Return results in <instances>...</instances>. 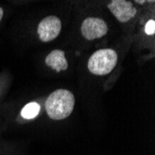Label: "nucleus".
<instances>
[{
  "instance_id": "f257e3e1",
  "label": "nucleus",
  "mask_w": 155,
  "mask_h": 155,
  "mask_svg": "<svg viewBox=\"0 0 155 155\" xmlns=\"http://www.w3.org/2000/svg\"><path fill=\"white\" fill-rule=\"evenodd\" d=\"M74 103L75 98L71 91L58 89L48 97L45 103L46 111L52 120H63L71 115Z\"/></svg>"
},
{
  "instance_id": "f03ea898",
  "label": "nucleus",
  "mask_w": 155,
  "mask_h": 155,
  "mask_svg": "<svg viewBox=\"0 0 155 155\" xmlns=\"http://www.w3.org/2000/svg\"><path fill=\"white\" fill-rule=\"evenodd\" d=\"M118 61V55L111 48H102L94 52L88 60L87 68L95 75H106L114 70Z\"/></svg>"
},
{
  "instance_id": "7ed1b4c3",
  "label": "nucleus",
  "mask_w": 155,
  "mask_h": 155,
  "mask_svg": "<svg viewBox=\"0 0 155 155\" xmlns=\"http://www.w3.org/2000/svg\"><path fill=\"white\" fill-rule=\"evenodd\" d=\"M61 30V21L57 16H48L42 20L37 27L39 39L42 42H49L56 39Z\"/></svg>"
},
{
  "instance_id": "20e7f679",
  "label": "nucleus",
  "mask_w": 155,
  "mask_h": 155,
  "mask_svg": "<svg viewBox=\"0 0 155 155\" xmlns=\"http://www.w3.org/2000/svg\"><path fill=\"white\" fill-rule=\"evenodd\" d=\"M81 32L87 40H95L103 37L108 33V25L101 18L89 17L83 21Z\"/></svg>"
},
{
  "instance_id": "39448f33",
  "label": "nucleus",
  "mask_w": 155,
  "mask_h": 155,
  "mask_svg": "<svg viewBox=\"0 0 155 155\" xmlns=\"http://www.w3.org/2000/svg\"><path fill=\"white\" fill-rule=\"evenodd\" d=\"M108 8L120 22H127L137 14L133 3L125 0H112L108 4Z\"/></svg>"
},
{
  "instance_id": "423d86ee",
  "label": "nucleus",
  "mask_w": 155,
  "mask_h": 155,
  "mask_svg": "<svg viewBox=\"0 0 155 155\" xmlns=\"http://www.w3.org/2000/svg\"><path fill=\"white\" fill-rule=\"evenodd\" d=\"M46 65L55 70L57 73L65 71L68 68V61L65 58V53L63 50L55 49L51 51L45 60Z\"/></svg>"
},
{
  "instance_id": "0eeeda50",
  "label": "nucleus",
  "mask_w": 155,
  "mask_h": 155,
  "mask_svg": "<svg viewBox=\"0 0 155 155\" xmlns=\"http://www.w3.org/2000/svg\"><path fill=\"white\" fill-rule=\"evenodd\" d=\"M40 111V105L37 102H30L26 104L21 110V114L24 119L30 120L35 118Z\"/></svg>"
},
{
  "instance_id": "6e6552de",
  "label": "nucleus",
  "mask_w": 155,
  "mask_h": 155,
  "mask_svg": "<svg viewBox=\"0 0 155 155\" xmlns=\"http://www.w3.org/2000/svg\"><path fill=\"white\" fill-rule=\"evenodd\" d=\"M145 33L148 35H152L155 33V21L150 20L145 25Z\"/></svg>"
},
{
  "instance_id": "1a4fd4ad",
  "label": "nucleus",
  "mask_w": 155,
  "mask_h": 155,
  "mask_svg": "<svg viewBox=\"0 0 155 155\" xmlns=\"http://www.w3.org/2000/svg\"><path fill=\"white\" fill-rule=\"evenodd\" d=\"M3 15H4V10L2 8H0V21H1V20L3 18Z\"/></svg>"
},
{
  "instance_id": "9d476101",
  "label": "nucleus",
  "mask_w": 155,
  "mask_h": 155,
  "mask_svg": "<svg viewBox=\"0 0 155 155\" xmlns=\"http://www.w3.org/2000/svg\"><path fill=\"white\" fill-rule=\"evenodd\" d=\"M136 3H138V4H144V3H145V1H138V0H137Z\"/></svg>"
}]
</instances>
